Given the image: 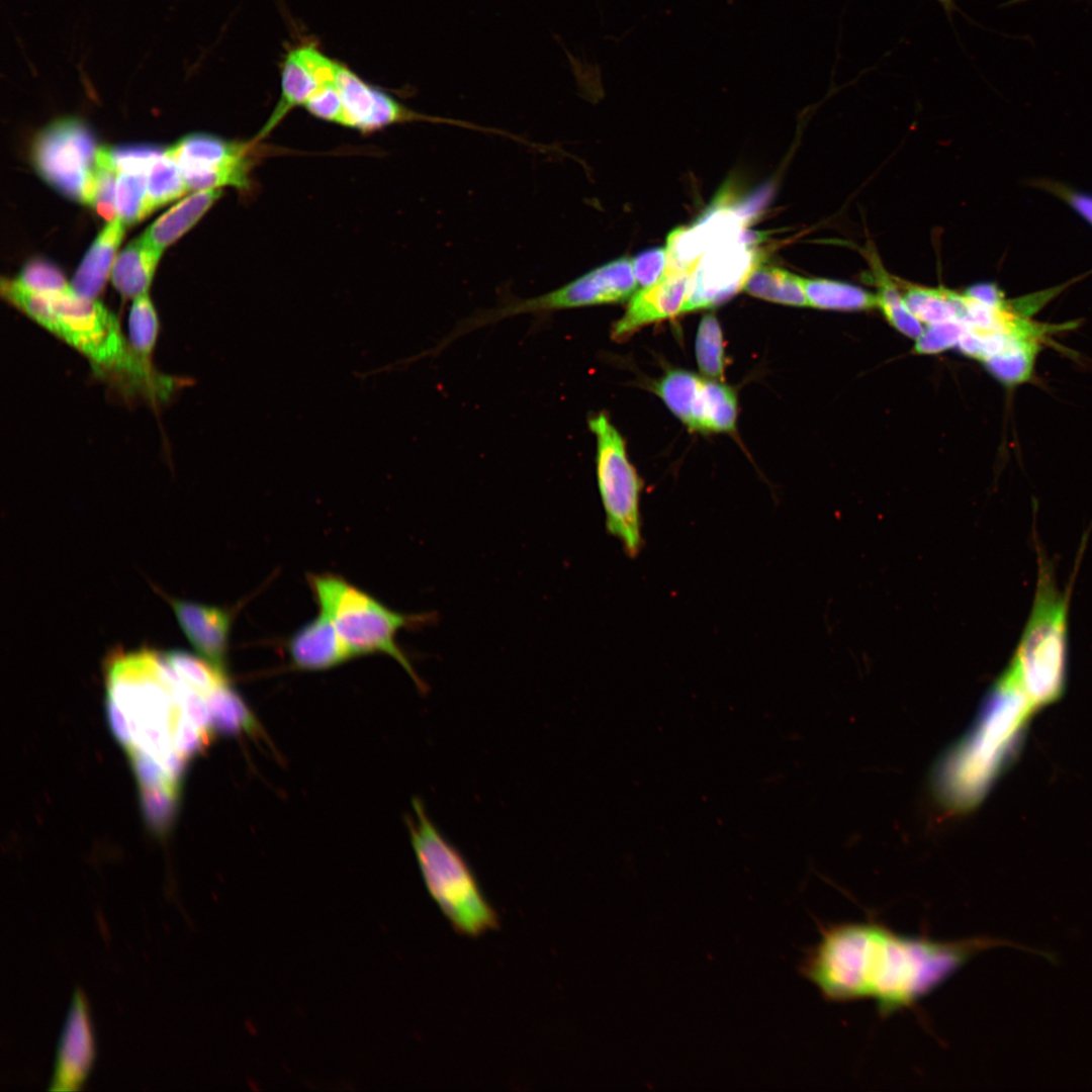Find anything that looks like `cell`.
<instances>
[{"instance_id":"cell-15","label":"cell","mask_w":1092,"mask_h":1092,"mask_svg":"<svg viewBox=\"0 0 1092 1092\" xmlns=\"http://www.w3.org/2000/svg\"><path fill=\"white\" fill-rule=\"evenodd\" d=\"M292 665L301 670H325L352 658L331 620L322 612L286 641Z\"/></svg>"},{"instance_id":"cell-20","label":"cell","mask_w":1092,"mask_h":1092,"mask_svg":"<svg viewBox=\"0 0 1092 1092\" xmlns=\"http://www.w3.org/2000/svg\"><path fill=\"white\" fill-rule=\"evenodd\" d=\"M736 418L735 392L723 383L703 379L688 428L699 432H732Z\"/></svg>"},{"instance_id":"cell-34","label":"cell","mask_w":1092,"mask_h":1092,"mask_svg":"<svg viewBox=\"0 0 1092 1092\" xmlns=\"http://www.w3.org/2000/svg\"><path fill=\"white\" fill-rule=\"evenodd\" d=\"M15 278L37 293H55L71 288L62 271L44 259L28 261Z\"/></svg>"},{"instance_id":"cell-35","label":"cell","mask_w":1092,"mask_h":1092,"mask_svg":"<svg viewBox=\"0 0 1092 1092\" xmlns=\"http://www.w3.org/2000/svg\"><path fill=\"white\" fill-rule=\"evenodd\" d=\"M964 331L965 325L958 320L927 325L916 339L914 351L929 355L953 348L958 346Z\"/></svg>"},{"instance_id":"cell-29","label":"cell","mask_w":1092,"mask_h":1092,"mask_svg":"<svg viewBox=\"0 0 1092 1092\" xmlns=\"http://www.w3.org/2000/svg\"><path fill=\"white\" fill-rule=\"evenodd\" d=\"M159 318L156 308L145 293L132 299L128 314V342L134 353L151 362L158 334Z\"/></svg>"},{"instance_id":"cell-8","label":"cell","mask_w":1092,"mask_h":1092,"mask_svg":"<svg viewBox=\"0 0 1092 1092\" xmlns=\"http://www.w3.org/2000/svg\"><path fill=\"white\" fill-rule=\"evenodd\" d=\"M257 144L192 133L167 148L166 154L179 166L189 190L231 186L248 192Z\"/></svg>"},{"instance_id":"cell-4","label":"cell","mask_w":1092,"mask_h":1092,"mask_svg":"<svg viewBox=\"0 0 1092 1092\" xmlns=\"http://www.w3.org/2000/svg\"><path fill=\"white\" fill-rule=\"evenodd\" d=\"M411 842L425 885L453 929L476 937L498 928L497 912L483 895L469 863L432 820L423 802L413 800Z\"/></svg>"},{"instance_id":"cell-16","label":"cell","mask_w":1092,"mask_h":1092,"mask_svg":"<svg viewBox=\"0 0 1092 1092\" xmlns=\"http://www.w3.org/2000/svg\"><path fill=\"white\" fill-rule=\"evenodd\" d=\"M320 86L307 58L305 46L290 50L281 69V93L269 118L253 139L259 143L266 138L297 106H304Z\"/></svg>"},{"instance_id":"cell-31","label":"cell","mask_w":1092,"mask_h":1092,"mask_svg":"<svg viewBox=\"0 0 1092 1092\" xmlns=\"http://www.w3.org/2000/svg\"><path fill=\"white\" fill-rule=\"evenodd\" d=\"M149 171L117 172L116 212L125 225L146 217V197Z\"/></svg>"},{"instance_id":"cell-42","label":"cell","mask_w":1092,"mask_h":1092,"mask_svg":"<svg viewBox=\"0 0 1092 1092\" xmlns=\"http://www.w3.org/2000/svg\"><path fill=\"white\" fill-rule=\"evenodd\" d=\"M1066 196L1073 207L1092 223V196L1076 192H1068Z\"/></svg>"},{"instance_id":"cell-3","label":"cell","mask_w":1092,"mask_h":1092,"mask_svg":"<svg viewBox=\"0 0 1092 1092\" xmlns=\"http://www.w3.org/2000/svg\"><path fill=\"white\" fill-rule=\"evenodd\" d=\"M308 584L320 607L335 626L352 657L382 653L396 660L415 685L425 691L406 654L396 642L402 629L435 623V612L404 614L390 610L363 589L333 573L308 574Z\"/></svg>"},{"instance_id":"cell-7","label":"cell","mask_w":1092,"mask_h":1092,"mask_svg":"<svg viewBox=\"0 0 1092 1092\" xmlns=\"http://www.w3.org/2000/svg\"><path fill=\"white\" fill-rule=\"evenodd\" d=\"M637 281L632 259L621 257L581 274L541 295L510 300L469 317L450 339L465 332L521 313L545 312L623 301L635 293Z\"/></svg>"},{"instance_id":"cell-23","label":"cell","mask_w":1092,"mask_h":1092,"mask_svg":"<svg viewBox=\"0 0 1092 1092\" xmlns=\"http://www.w3.org/2000/svg\"><path fill=\"white\" fill-rule=\"evenodd\" d=\"M869 259L878 289L876 293L878 307L897 331L916 340L923 332L921 322L909 309L903 294L899 292L896 283L891 280L878 258L872 254Z\"/></svg>"},{"instance_id":"cell-2","label":"cell","mask_w":1092,"mask_h":1092,"mask_svg":"<svg viewBox=\"0 0 1092 1092\" xmlns=\"http://www.w3.org/2000/svg\"><path fill=\"white\" fill-rule=\"evenodd\" d=\"M0 290L9 304L85 356L97 371L122 377L152 397L169 395L173 380L134 353L116 316L97 299L77 294L72 286L37 293L16 278L3 277Z\"/></svg>"},{"instance_id":"cell-25","label":"cell","mask_w":1092,"mask_h":1092,"mask_svg":"<svg viewBox=\"0 0 1092 1092\" xmlns=\"http://www.w3.org/2000/svg\"><path fill=\"white\" fill-rule=\"evenodd\" d=\"M912 313L926 325L960 317L961 293L942 287L908 285L903 293Z\"/></svg>"},{"instance_id":"cell-39","label":"cell","mask_w":1092,"mask_h":1092,"mask_svg":"<svg viewBox=\"0 0 1092 1092\" xmlns=\"http://www.w3.org/2000/svg\"><path fill=\"white\" fill-rule=\"evenodd\" d=\"M165 149L153 146H126L110 148V154L116 172L127 170L149 171L156 159Z\"/></svg>"},{"instance_id":"cell-6","label":"cell","mask_w":1092,"mask_h":1092,"mask_svg":"<svg viewBox=\"0 0 1092 1092\" xmlns=\"http://www.w3.org/2000/svg\"><path fill=\"white\" fill-rule=\"evenodd\" d=\"M588 427L596 438V476L607 532L622 543L629 557L635 558L643 546L642 479L629 461L624 439L608 415L592 416Z\"/></svg>"},{"instance_id":"cell-21","label":"cell","mask_w":1092,"mask_h":1092,"mask_svg":"<svg viewBox=\"0 0 1092 1092\" xmlns=\"http://www.w3.org/2000/svg\"><path fill=\"white\" fill-rule=\"evenodd\" d=\"M803 285L811 307L843 311L878 307L876 294L853 284L825 278H803Z\"/></svg>"},{"instance_id":"cell-27","label":"cell","mask_w":1092,"mask_h":1092,"mask_svg":"<svg viewBox=\"0 0 1092 1092\" xmlns=\"http://www.w3.org/2000/svg\"><path fill=\"white\" fill-rule=\"evenodd\" d=\"M117 172L113 165L110 148L99 147L96 165L83 203L91 206L107 221L117 216Z\"/></svg>"},{"instance_id":"cell-9","label":"cell","mask_w":1092,"mask_h":1092,"mask_svg":"<svg viewBox=\"0 0 1092 1092\" xmlns=\"http://www.w3.org/2000/svg\"><path fill=\"white\" fill-rule=\"evenodd\" d=\"M98 150L88 126L70 117L51 123L39 133L32 158L37 172L51 186L83 203Z\"/></svg>"},{"instance_id":"cell-13","label":"cell","mask_w":1092,"mask_h":1092,"mask_svg":"<svg viewBox=\"0 0 1092 1092\" xmlns=\"http://www.w3.org/2000/svg\"><path fill=\"white\" fill-rule=\"evenodd\" d=\"M691 272L666 269L656 283L635 292L623 316L614 324L612 339L623 342L646 325L681 313Z\"/></svg>"},{"instance_id":"cell-28","label":"cell","mask_w":1092,"mask_h":1092,"mask_svg":"<svg viewBox=\"0 0 1092 1092\" xmlns=\"http://www.w3.org/2000/svg\"><path fill=\"white\" fill-rule=\"evenodd\" d=\"M702 381L701 377L692 372L672 370L655 385V392L687 427L690 424L693 404Z\"/></svg>"},{"instance_id":"cell-24","label":"cell","mask_w":1092,"mask_h":1092,"mask_svg":"<svg viewBox=\"0 0 1092 1092\" xmlns=\"http://www.w3.org/2000/svg\"><path fill=\"white\" fill-rule=\"evenodd\" d=\"M211 716L212 731L236 735L243 732L253 733L258 723L240 695L229 681L219 686L206 696Z\"/></svg>"},{"instance_id":"cell-12","label":"cell","mask_w":1092,"mask_h":1092,"mask_svg":"<svg viewBox=\"0 0 1092 1092\" xmlns=\"http://www.w3.org/2000/svg\"><path fill=\"white\" fill-rule=\"evenodd\" d=\"M95 1054L89 1005L83 991L76 988L59 1038L49 1090H79L88 1078Z\"/></svg>"},{"instance_id":"cell-40","label":"cell","mask_w":1092,"mask_h":1092,"mask_svg":"<svg viewBox=\"0 0 1092 1092\" xmlns=\"http://www.w3.org/2000/svg\"><path fill=\"white\" fill-rule=\"evenodd\" d=\"M633 271L638 285L642 288L656 283L665 273L666 249H649L632 259Z\"/></svg>"},{"instance_id":"cell-43","label":"cell","mask_w":1092,"mask_h":1092,"mask_svg":"<svg viewBox=\"0 0 1092 1092\" xmlns=\"http://www.w3.org/2000/svg\"><path fill=\"white\" fill-rule=\"evenodd\" d=\"M936 1H938L947 12L952 11L953 8H954L956 0H936Z\"/></svg>"},{"instance_id":"cell-11","label":"cell","mask_w":1092,"mask_h":1092,"mask_svg":"<svg viewBox=\"0 0 1092 1092\" xmlns=\"http://www.w3.org/2000/svg\"><path fill=\"white\" fill-rule=\"evenodd\" d=\"M335 83L344 106V126L363 133L398 123L424 121L447 124L449 121L447 117L432 116L407 107L383 90L368 84L339 62Z\"/></svg>"},{"instance_id":"cell-37","label":"cell","mask_w":1092,"mask_h":1092,"mask_svg":"<svg viewBox=\"0 0 1092 1092\" xmlns=\"http://www.w3.org/2000/svg\"><path fill=\"white\" fill-rule=\"evenodd\" d=\"M304 107L316 118L344 125V106L335 81L320 85Z\"/></svg>"},{"instance_id":"cell-22","label":"cell","mask_w":1092,"mask_h":1092,"mask_svg":"<svg viewBox=\"0 0 1092 1092\" xmlns=\"http://www.w3.org/2000/svg\"><path fill=\"white\" fill-rule=\"evenodd\" d=\"M743 289L764 300L792 306L808 305L803 278L779 267L758 265Z\"/></svg>"},{"instance_id":"cell-41","label":"cell","mask_w":1092,"mask_h":1092,"mask_svg":"<svg viewBox=\"0 0 1092 1092\" xmlns=\"http://www.w3.org/2000/svg\"><path fill=\"white\" fill-rule=\"evenodd\" d=\"M105 708L107 722L114 737L128 751L135 746L128 720L124 717L123 711L108 697L106 698Z\"/></svg>"},{"instance_id":"cell-36","label":"cell","mask_w":1092,"mask_h":1092,"mask_svg":"<svg viewBox=\"0 0 1092 1092\" xmlns=\"http://www.w3.org/2000/svg\"><path fill=\"white\" fill-rule=\"evenodd\" d=\"M131 766L141 788H164L179 793L177 786L162 764L153 756L134 746L128 751Z\"/></svg>"},{"instance_id":"cell-14","label":"cell","mask_w":1092,"mask_h":1092,"mask_svg":"<svg viewBox=\"0 0 1092 1092\" xmlns=\"http://www.w3.org/2000/svg\"><path fill=\"white\" fill-rule=\"evenodd\" d=\"M178 624L199 656L226 671V656L234 611L174 599L161 593Z\"/></svg>"},{"instance_id":"cell-26","label":"cell","mask_w":1092,"mask_h":1092,"mask_svg":"<svg viewBox=\"0 0 1092 1092\" xmlns=\"http://www.w3.org/2000/svg\"><path fill=\"white\" fill-rule=\"evenodd\" d=\"M189 190L177 163L166 154L154 161L148 173L146 216Z\"/></svg>"},{"instance_id":"cell-19","label":"cell","mask_w":1092,"mask_h":1092,"mask_svg":"<svg viewBox=\"0 0 1092 1092\" xmlns=\"http://www.w3.org/2000/svg\"><path fill=\"white\" fill-rule=\"evenodd\" d=\"M221 194L220 188L194 191L158 217L142 236L163 251L189 231Z\"/></svg>"},{"instance_id":"cell-17","label":"cell","mask_w":1092,"mask_h":1092,"mask_svg":"<svg viewBox=\"0 0 1092 1092\" xmlns=\"http://www.w3.org/2000/svg\"><path fill=\"white\" fill-rule=\"evenodd\" d=\"M124 232L125 224L118 216L107 221L90 246L72 279L71 286L77 294L96 299L101 293L111 275Z\"/></svg>"},{"instance_id":"cell-33","label":"cell","mask_w":1092,"mask_h":1092,"mask_svg":"<svg viewBox=\"0 0 1092 1092\" xmlns=\"http://www.w3.org/2000/svg\"><path fill=\"white\" fill-rule=\"evenodd\" d=\"M178 794L164 788H141V807L148 826L158 836L167 834L177 808Z\"/></svg>"},{"instance_id":"cell-10","label":"cell","mask_w":1092,"mask_h":1092,"mask_svg":"<svg viewBox=\"0 0 1092 1092\" xmlns=\"http://www.w3.org/2000/svg\"><path fill=\"white\" fill-rule=\"evenodd\" d=\"M753 236H740L707 251L689 278L682 312L716 306L743 289L760 255Z\"/></svg>"},{"instance_id":"cell-5","label":"cell","mask_w":1092,"mask_h":1092,"mask_svg":"<svg viewBox=\"0 0 1092 1092\" xmlns=\"http://www.w3.org/2000/svg\"><path fill=\"white\" fill-rule=\"evenodd\" d=\"M1035 596L1008 668L1037 708L1063 693L1068 670L1070 590L1061 592L1053 568L1038 554Z\"/></svg>"},{"instance_id":"cell-32","label":"cell","mask_w":1092,"mask_h":1092,"mask_svg":"<svg viewBox=\"0 0 1092 1092\" xmlns=\"http://www.w3.org/2000/svg\"><path fill=\"white\" fill-rule=\"evenodd\" d=\"M696 358L700 370L707 376L722 378L724 346L720 324L714 314L702 317L696 337Z\"/></svg>"},{"instance_id":"cell-30","label":"cell","mask_w":1092,"mask_h":1092,"mask_svg":"<svg viewBox=\"0 0 1092 1092\" xmlns=\"http://www.w3.org/2000/svg\"><path fill=\"white\" fill-rule=\"evenodd\" d=\"M165 653L182 678L205 697L228 682L226 671L217 668L201 656L182 650H170Z\"/></svg>"},{"instance_id":"cell-1","label":"cell","mask_w":1092,"mask_h":1092,"mask_svg":"<svg viewBox=\"0 0 1092 1092\" xmlns=\"http://www.w3.org/2000/svg\"><path fill=\"white\" fill-rule=\"evenodd\" d=\"M1002 946L1037 952L997 937L941 941L901 935L876 921L844 922L821 929L799 970L827 1000L873 999L890 1014L913 1006L978 953Z\"/></svg>"},{"instance_id":"cell-18","label":"cell","mask_w":1092,"mask_h":1092,"mask_svg":"<svg viewBox=\"0 0 1092 1092\" xmlns=\"http://www.w3.org/2000/svg\"><path fill=\"white\" fill-rule=\"evenodd\" d=\"M162 253L143 236L131 241L115 258L110 275L115 289L131 299L148 293Z\"/></svg>"},{"instance_id":"cell-38","label":"cell","mask_w":1092,"mask_h":1092,"mask_svg":"<svg viewBox=\"0 0 1092 1092\" xmlns=\"http://www.w3.org/2000/svg\"><path fill=\"white\" fill-rule=\"evenodd\" d=\"M209 736L210 735L196 728L182 709L173 725L172 739L174 749L188 759L197 753L202 752L204 747L209 743Z\"/></svg>"}]
</instances>
